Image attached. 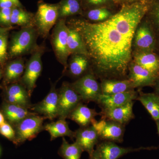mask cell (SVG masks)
<instances>
[{
	"label": "cell",
	"instance_id": "16",
	"mask_svg": "<svg viewBox=\"0 0 159 159\" xmlns=\"http://www.w3.org/2000/svg\"><path fill=\"white\" fill-rule=\"evenodd\" d=\"M138 95L139 92L134 89L109 96L102 94L97 103L101 110L114 108L137 100Z\"/></svg>",
	"mask_w": 159,
	"mask_h": 159
},
{
	"label": "cell",
	"instance_id": "31",
	"mask_svg": "<svg viewBox=\"0 0 159 159\" xmlns=\"http://www.w3.org/2000/svg\"><path fill=\"white\" fill-rule=\"evenodd\" d=\"M146 16L150 20L158 36L159 35V0H153Z\"/></svg>",
	"mask_w": 159,
	"mask_h": 159
},
{
	"label": "cell",
	"instance_id": "6",
	"mask_svg": "<svg viewBox=\"0 0 159 159\" xmlns=\"http://www.w3.org/2000/svg\"><path fill=\"white\" fill-rule=\"evenodd\" d=\"M58 20V5L42 3L39 5L33 19L39 35L46 39Z\"/></svg>",
	"mask_w": 159,
	"mask_h": 159
},
{
	"label": "cell",
	"instance_id": "11",
	"mask_svg": "<svg viewBox=\"0 0 159 159\" xmlns=\"http://www.w3.org/2000/svg\"><path fill=\"white\" fill-rule=\"evenodd\" d=\"M56 84H52L48 94L40 102L33 104L30 109L51 121L58 118V93Z\"/></svg>",
	"mask_w": 159,
	"mask_h": 159
},
{
	"label": "cell",
	"instance_id": "44",
	"mask_svg": "<svg viewBox=\"0 0 159 159\" xmlns=\"http://www.w3.org/2000/svg\"><path fill=\"white\" fill-rule=\"evenodd\" d=\"M156 124L157 129L158 133L159 136V119L155 121Z\"/></svg>",
	"mask_w": 159,
	"mask_h": 159
},
{
	"label": "cell",
	"instance_id": "29",
	"mask_svg": "<svg viewBox=\"0 0 159 159\" xmlns=\"http://www.w3.org/2000/svg\"><path fill=\"white\" fill-rule=\"evenodd\" d=\"M113 15L109 8L102 7L89 10L85 13V17L87 20L99 23L105 21Z\"/></svg>",
	"mask_w": 159,
	"mask_h": 159
},
{
	"label": "cell",
	"instance_id": "14",
	"mask_svg": "<svg viewBox=\"0 0 159 159\" xmlns=\"http://www.w3.org/2000/svg\"><path fill=\"white\" fill-rule=\"evenodd\" d=\"M75 142L81 147L84 152H86L90 157L93 153L94 147L100 140L96 129L92 125L80 127L75 131Z\"/></svg>",
	"mask_w": 159,
	"mask_h": 159
},
{
	"label": "cell",
	"instance_id": "40",
	"mask_svg": "<svg viewBox=\"0 0 159 159\" xmlns=\"http://www.w3.org/2000/svg\"><path fill=\"white\" fill-rule=\"evenodd\" d=\"M6 122L5 117L2 112L0 110V125H2L3 123Z\"/></svg>",
	"mask_w": 159,
	"mask_h": 159
},
{
	"label": "cell",
	"instance_id": "22",
	"mask_svg": "<svg viewBox=\"0 0 159 159\" xmlns=\"http://www.w3.org/2000/svg\"><path fill=\"white\" fill-rule=\"evenodd\" d=\"M97 116H100V113L94 109L89 108L82 102L71 113L68 119L76 122L80 127H85L91 125L92 121Z\"/></svg>",
	"mask_w": 159,
	"mask_h": 159
},
{
	"label": "cell",
	"instance_id": "28",
	"mask_svg": "<svg viewBox=\"0 0 159 159\" xmlns=\"http://www.w3.org/2000/svg\"><path fill=\"white\" fill-rule=\"evenodd\" d=\"M81 147L76 142L70 144L63 137L62 144L60 147L58 154L64 159H80L82 152Z\"/></svg>",
	"mask_w": 159,
	"mask_h": 159
},
{
	"label": "cell",
	"instance_id": "25",
	"mask_svg": "<svg viewBox=\"0 0 159 159\" xmlns=\"http://www.w3.org/2000/svg\"><path fill=\"white\" fill-rule=\"evenodd\" d=\"M137 100L145 107L155 121L159 119V96L155 93H144L139 89Z\"/></svg>",
	"mask_w": 159,
	"mask_h": 159
},
{
	"label": "cell",
	"instance_id": "10",
	"mask_svg": "<svg viewBox=\"0 0 159 159\" xmlns=\"http://www.w3.org/2000/svg\"><path fill=\"white\" fill-rule=\"evenodd\" d=\"M91 125L97 131L101 141H110L122 143L125 131V125L118 122L101 119L99 121L94 119Z\"/></svg>",
	"mask_w": 159,
	"mask_h": 159
},
{
	"label": "cell",
	"instance_id": "18",
	"mask_svg": "<svg viewBox=\"0 0 159 159\" xmlns=\"http://www.w3.org/2000/svg\"><path fill=\"white\" fill-rule=\"evenodd\" d=\"M0 110L4 115L6 122L13 128L23 119L35 114L29 109L4 101L0 105Z\"/></svg>",
	"mask_w": 159,
	"mask_h": 159
},
{
	"label": "cell",
	"instance_id": "5",
	"mask_svg": "<svg viewBox=\"0 0 159 159\" xmlns=\"http://www.w3.org/2000/svg\"><path fill=\"white\" fill-rule=\"evenodd\" d=\"M46 118L34 114L23 119L14 127L15 139L13 144L19 145L26 141H31L44 130V120Z\"/></svg>",
	"mask_w": 159,
	"mask_h": 159
},
{
	"label": "cell",
	"instance_id": "36",
	"mask_svg": "<svg viewBox=\"0 0 159 159\" xmlns=\"http://www.w3.org/2000/svg\"><path fill=\"white\" fill-rule=\"evenodd\" d=\"M13 5L9 0H0L1 8H11Z\"/></svg>",
	"mask_w": 159,
	"mask_h": 159
},
{
	"label": "cell",
	"instance_id": "24",
	"mask_svg": "<svg viewBox=\"0 0 159 159\" xmlns=\"http://www.w3.org/2000/svg\"><path fill=\"white\" fill-rule=\"evenodd\" d=\"M25 66L21 58L16 59L6 66L3 73L4 85L19 82L25 71Z\"/></svg>",
	"mask_w": 159,
	"mask_h": 159
},
{
	"label": "cell",
	"instance_id": "35",
	"mask_svg": "<svg viewBox=\"0 0 159 159\" xmlns=\"http://www.w3.org/2000/svg\"><path fill=\"white\" fill-rule=\"evenodd\" d=\"M11 8H1L0 9V23L6 25L11 24Z\"/></svg>",
	"mask_w": 159,
	"mask_h": 159
},
{
	"label": "cell",
	"instance_id": "3",
	"mask_svg": "<svg viewBox=\"0 0 159 159\" xmlns=\"http://www.w3.org/2000/svg\"><path fill=\"white\" fill-rule=\"evenodd\" d=\"M38 35L34 25L24 27L12 38L9 48L10 56L16 57L33 52L38 47L36 44Z\"/></svg>",
	"mask_w": 159,
	"mask_h": 159
},
{
	"label": "cell",
	"instance_id": "41",
	"mask_svg": "<svg viewBox=\"0 0 159 159\" xmlns=\"http://www.w3.org/2000/svg\"><path fill=\"white\" fill-rule=\"evenodd\" d=\"M9 29V28H3V27H0V36L2 35V34L7 33Z\"/></svg>",
	"mask_w": 159,
	"mask_h": 159
},
{
	"label": "cell",
	"instance_id": "20",
	"mask_svg": "<svg viewBox=\"0 0 159 159\" xmlns=\"http://www.w3.org/2000/svg\"><path fill=\"white\" fill-rule=\"evenodd\" d=\"M133 60L154 75L159 76V54L155 51L134 52Z\"/></svg>",
	"mask_w": 159,
	"mask_h": 159
},
{
	"label": "cell",
	"instance_id": "12",
	"mask_svg": "<svg viewBox=\"0 0 159 159\" xmlns=\"http://www.w3.org/2000/svg\"><path fill=\"white\" fill-rule=\"evenodd\" d=\"M2 97L3 101L29 110L33 105L29 92L20 81L5 86Z\"/></svg>",
	"mask_w": 159,
	"mask_h": 159
},
{
	"label": "cell",
	"instance_id": "33",
	"mask_svg": "<svg viewBox=\"0 0 159 159\" xmlns=\"http://www.w3.org/2000/svg\"><path fill=\"white\" fill-rule=\"evenodd\" d=\"M0 134L11 142H14L15 131L14 128L8 122H6L0 125Z\"/></svg>",
	"mask_w": 159,
	"mask_h": 159
},
{
	"label": "cell",
	"instance_id": "42",
	"mask_svg": "<svg viewBox=\"0 0 159 159\" xmlns=\"http://www.w3.org/2000/svg\"><path fill=\"white\" fill-rule=\"evenodd\" d=\"M9 1L13 3L14 6H18V7L19 6H20L21 4L19 0H9Z\"/></svg>",
	"mask_w": 159,
	"mask_h": 159
},
{
	"label": "cell",
	"instance_id": "30",
	"mask_svg": "<svg viewBox=\"0 0 159 159\" xmlns=\"http://www.w3.org/2000/svg\"><path fill=\"white\" fill-rule=\"evenodd\" d=\"M11 24L23 27L33 25V18L29 12L18 9L11 11Z\"/></svg>",
	"mask_w": 159,
	"mask_h": 159
},
{
	"label": "cell",
	"instance_id": "26",
	"mask_svg": "<svg viewBox=\"0 0 159 159\" xmlns=\"http://www.w3.org/2000/svg\"><path fill=\"white\" fill-rule=\"evenodd\" d=\"M68 48L70 55L74 54H83L89 57L86 47L80 34L76 29L70 26H68Z\"/></svg>",
	"mask_w": 159,
	"mask_h": 159
},
{
	"label": "cell",
	"instance_id": "45",
	"mask_svg": "<svg viewBox=\"0 0 159 159\" xmlns=\"http://www.w3.org/2000/svg\"><path fill=\"white\" fill-rule=\"evenodd\" d=\"M3 75V72L2 71V70H1V69H0V80H1V78L2 77V76ZM2 88V86H1V85H0V88Z\"/></svg>",
	"mask_w": 159,
	"mask_h": 159
},
{
	"label": "cell",
	"instance_id": "38",
	"mask_svg": "<svg viewBox=\"0 0 159 159\" xmlns=\"http://www.w3.org/2000/svg\"><path fill=\"white\" fill-rule=\"evenodd\" d=\"M89 158L90 159H101L100 156H99L98 152L97 151L96 149H95L93 153L92 154V156L89 157Z\"/></svg>",
	"mask_w": 159,
	"mask_h": 159
},
{
	"label": "cell",
	"instance_id": "4",
	"mask_svg": "<svg viewBox=\"0 0 159 159\" xmlns=\"http://www.w3.org/2000/svg\"><path fill=\"white\" fill-rule=\"evenodd\" d=\"M68 27L66 19H60L54 27L51 35L52 48L58 61L64 67L63 74L66 70L68 60L70 55L68 48Z\"/></svg>",
	"mask_w": 159,
	"mask_h": 159
},
{
	"label": "cell",
	"instance_id": "21",
	"mask_svg": "<svg viewBox=\"0 0 159 159\" xmlns=\"http://www.w3.org/2000/svg\"><path fill=\"white\" fill-rule=\"evenodd\" d=\"M102 95L109 96L135 89L128 79H104L100 83Z\"/></svg>",
	"mask_w": 159,
	"mask_h": 159
},
{
	"label": "cell",
	"instance_id": "27",
	"mask_svg": "<svg viewBox=\"0 0 159 159\" xmlns=\"http://www.w3.org/2000/svg\"><path fill=\"white\" fill-rule=\"evenodd\" d=\"M81 13L80 0H62L58 5V19Z\"/></svg>",
	"mask_w": 159,
	"mask_h": 159
},
{
	"label": "cell",
	"instance_id": "17",
	"mask_svg": "<svg viewBox=\"0 0 159 159\" xmlns=\"http://www.w3.org/2000/svg\"><path fill=\"white\" fill-rule=\"evenodd\" d=\"M134 103L132 101L119 107L101 110L99 112L101 119L111 120L125 125L135 118L133 111Z\"/></svg>",
	"mask_w": 159,
	"mask_h": 159
},
{
	"label": "cell",
	"instance_id": "47",
	"mask_svg": "<svg viewBox=\"0 0 159 159\" xmlns=\"http://www.w3.org/2000/svg\"><path fill=\"white\" fill-rule=\"evenodd\" d=\"M0 153H1V149H0Z\"/></svg>",
	"mask_w": 159,
	"mask_h": 159
},
{
	"label": "cell",
	"instance_id": "15",
	"mask_svg": "<svg viewBox=\"0 0 159 159\" xmlns=\"http://www.w3.org/2000/svg\"><path fill=\"white\" fill-rule=\"evenodd\" d=\"M149 148H124L120 147L116 143L110 141H101L96 145V150L101 159H119L125 154L134 152L139 151Z\"/></svg>",
	"mask_w": 159,
	"mask_h": 159
},
{
	"label": "cell",
	"instance_id": "34",
	"mask_svg": "<svg viewBox=\"0 0 159 159\" xmlns=\"http://www.w3.org/2000/svg\"><path fill=\"white\" fill-rule=\"evenodd\" d=\"M8 46L7 33L0 36V64H2L7 58V50Z\"/></svg>",
	"mask_w": 159,
	"mask_h": 159
},
{
	"label": "cell",
	"instance_id": "7",
	"mask_svg": "<svg viewBox=\"0 0 159 159\" xmlns=\"http://www.w3.org/2000/svg\"><path fill=\"white\" fill-rule=\"evenodd\" d=\"M92 71L70 83L71 86L79 94L83 102L97 103L102 95L100 84Z\"/></svg>",
	"mask_w": 159,
	"mask_h": 159
},
{
	"label": "cell",
	"instance_id": "9",
	"mask_svg": "<svg viewBox=\"0 0 159 159\" xmlns=\"http://www.w3.org/2000/svg\"><path fill=\"white\" fill-rule=\"evenodd\" d=\"M58 119H68L69 115L80 103L83 102L81 97L70 83L63 82L58 89ZM84 103V102H83Z\"/></svg>",
	"mask_w": 159,
	"mask_h": 159
},
{
	"label": "cell",
	"instance_id": "43",
	"mask_svg": "<svg viewBox=\"0 0 159 159\" xmlns=\"http://www.w3.org/2000/svg\"><path fill=\"white\" fill-rule=\"evenodd\" d=\"M156 52L159 54V35L157 36V45L156 48Z\"/></svg>",
	"mask_w": 159,
	"mask_h": 159
},
{
	"label": "cell",
	"instance_id": "37",
	"mask_svg": "<svg viewBox=\"0 0 159 159\" xmlns=\"http://www.w3.org/2000/svg\"><path fill=\"white\" fill-rule=\"evenodd\" d=\"M152 88L154 89V93L159 96V76L157 77L155 83Z\"/></svg>",
	"mask_w": 159,
	"mask_h": 159
},
{
	"label": "cell",
	"instance_id": "2",
	"mask_svg": "<svg viewBox=\"0 0 159 159\" xmlns=\"http://www.w3.org/2000/svg\"><path fill=\"white\" fill-rule=\"evenodd\" d=\"M157 40L156 32L150 20L145 16L135 31L132 43L133 52H156Z\"/></svg>",
	"mask_w": 159,
	"mask_h": 159
},
{
	"label": "cell",
	"instance_id": "32",
	"mask_svg": "<svg viewBox=\"0 0 159 159\" xmlns=\"http://www.w3.org/2000/svg\"><path fill=\"white\" fill-rule=\"evenodd\" d=\"M83 5L90 10L96 8L109 7L116 4L114 0H81Z\"/></svg>",
	"mask_w": 159,
	"mask_h": 159
},
{
	"label": "cell",
	"instance_id": "23",
	"mask_svg": "<svg viewBox=\"0 0 159 159\" xmlns=\"http://www.w3.org/2000/svg\"><path fill=\"white\" fill-rule=\"evenodd\" d=\"M44 130L47 131L51 135V141L59 137H68L75 139V132L69 128V123L66 119H58L56 122H51L43 125Z\"/></svg>",
	"mask_w": 159,
	"mask_h": 159
},
{
	"label": "cell",
	"instance_id": "1",
	"mask_svg": "<svg viewBox=\"0 0 159 159\" xmlns=\"http://www.w3.org/2000/svg\"><path fill=\"white\" fill-rule=\"evenodd\" d=\"M153 0H140L122 4L120 10L109 19L91 23L83 19H71L68 26L82 37L88 52L91 69L97 78H127L133 60L132 43L139 23Z\"/></svg>",
	"mask_w": 159,
	"mask_h": 159
},
{
	"label": "cell",
	"instance_id": "13",
	"mask_svg": "<svg viewBox=\"0 0 159 159\" xmlns=\"http://www.w3.org/2000/svg\"><path fill=\"white\" fill-rule=\"evenodd\" d=\"M157 77L139 65L133 60L129 64L127 78L132 82L134 88L141 89L144 87H153Z\"/></svg>",
	"mask_w": 159,
	"mask_h": 159
},
{
	"label": "cell",
	"instance_id": "46",
	"mask_svg": "<svg viewBox=\"0 0 159 159\" xmlns=\"http://www.w3.org/2000/svg\"><path fill=\"white\" fill-rule=\"evenodd\" d=\"M114 2H115V3H120V1L121 0H114Z\"/></svg>",
	"mask_w": 159,
	"mask_h": 159
},
{
	"label": "cell",
	"instance_id": "39",
	"mask_svg": "<svg viewBox=\"0 0 159 159\" xmlns=\"http://www.w3.org/2000/svg\"><path fill=\"white\" fill-rule=\"evenodd\" d=\"M140 0H121L120 3L122 4H131V3L135 2Z\"/></svg>",
	"mask_w": 159,
	"mask_h": 159
},
{
	"label": "cell",
	"instance_id": "8",
	"mask_svg": "<svg viewBox=\"0 0 159 159\" xmlns=\"http://www.w3.org/2000/svg\"><path fill=\"white\" fill-rule=\"evenodd\" d=\"M44 48L39 47L33 51L26 64L24 74L20 80L27 89L31 97L36 87L37 79L42 71V56Z\"/></svg>",
	"mask_w": 159,
	"mask_h": 159
},
{
	"label": "cell",
	"instance_id": "19",
	"mask_svg": "<svg viewBox=\"0 0 159 159\" xmlns=\"http://www.w3.org/2000/svg\"><path fill=\"white\" fill-rule=\"evenodd\" d=\"M90 71L92 70L89 57L83 54H74L71 55L64 74L66 73L69 76L77 80Z\"/></svg>",
	"mask_w": 159,
	"mask_h": 159
}]
</instances>
